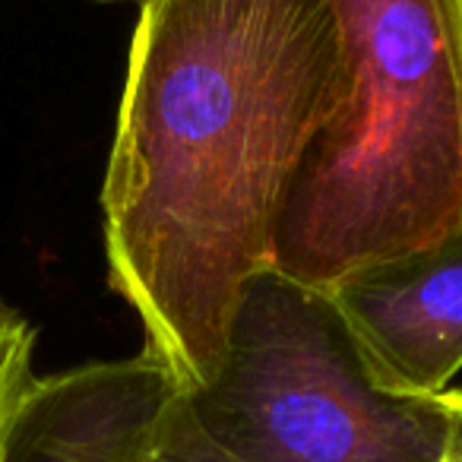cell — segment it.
<instances>
[{"label":"cell","instance_id":"6da1fadb","mask_svg":"<svg viewBox=\"0 0 462 462\" xmlns=\"http://www.w3.org/2000/svg\"><path fill=\"white\" fill-rule=\"evenodd\" d=\"M348 83L329 0H140L102 184L105 260L143 352L180 393L216 377Z\"/></svg>","mask_w":462,"mask_h":462},{"label":"cell","instance_id":"7a4b0ae2","mask_svg":"<svg viewBox=\"0 0 462 462\" xmlns=\"http://www.w3.org/2000/svg\"><path fill=\"white\" fill-rule=\"evenodd\" d=\"M346 105L295 174L273 270L317 291L462 231V0H329Z\"/></svg>","mask_w":462,"mask_h":462},{"label":"cell","instance_id":"3957f363","mask_svg":"<svg viewBox=\"0 0 462 462\" xmlns=\"http://www.w3.org/2000/svg\"><path fill=\"white\" fill-rule=\"evenodd\" d=\"M184 396L238 462H447L440 396L374 386L327 291L276 270L245 289L216 377Z\"/></svg>","mask_w":462,"mask_h":462},{"label":"cell","instance_id":"277c9868","mask_svg":"<svg viewBox=\"0 0 462 462\" xmlns=\"http://www.w3.org/2000/svg\"><path fill=\"white\" fill-rule=\"evenodd\" d=\"M374 386L434 399L462 371V231L327 289Z\"/></svg>","mask_w":462,"mask_h":462},{"label":"cell","instance_id":"5b68a950","mask_svg":"<svg viewBox=\"0 0 462 462\" xmlns=\"http://www.w3.org/2000/svg\"><path fill=\"white\" fill-rule=\"evenodd\" d=\"M178 393L146 352L35 374L0 437V462H140Z\"/></svg>","mask_w":462,"mask_h":462},{"label":"cell","instance_id":"8992f818","mask_svg":"<svg viewBox=\"0 0 462 462\" xmlns=\"http://www.w3.org/2000/svg\"><path fill=\"white\" fill-rule=\"evenodd\" d=\"M140 462H238V459L225 453L218 443H212V437L193 418L187 396L178 393L168 402V409L162 411Z\"/></svg>","mask_w":462,"mask_h":462},{"label":"cell","instance_id":"52a82bcc","mask_svg":"<svg viewBox=\"0 0 462 462\" xmlns=\"http://www.w3.org/2000/svg\"><path fill=\"white\" fill-rule=\"evenodd\" d=\"M35 339L32 323L0 301V437L35 380Z\"/></svg>","mask_w":462,"mask_h":462},{"label":"cell","instance_id":"ba28073f","mask_svg":"<svg viewBox=\"0 0 462 462\" xmlns=\"http://www.w3.org/2000/svg\"><path fill=\"white\" fill-rule=\"evenodd\" d=\"M440 402L447 409V421H449L447 462H462V390L440 393Z\"/></svg>","mask_w":462,"mask_h":462},{"label":"cell","instance_id":"9c48e42d","mask_svg":"<svg viewBox=\"0 0 462 462\" xmlns=\"http://www.w3.org/2000/svg\"><path fill=\"white\" fill-rule=\"evenodd\" d=\"M96 4H140V0H96Z\"/></svg>","mask_w":462,"mask_h":462}]
</instances>
